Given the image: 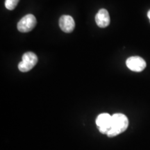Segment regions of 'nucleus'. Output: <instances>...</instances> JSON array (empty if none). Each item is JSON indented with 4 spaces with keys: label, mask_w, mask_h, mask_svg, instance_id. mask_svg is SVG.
I'll return each mask as SVG.
<instances>
[{
    "label": "nucleus",
    "mask_w": 150,
    "mask_h": 150,
    "mask_svg": "<svg viewBox=\"0 0 150 150\" xmlns=\"http://www.w3.org/2000/svg\"><path fill=\"white\" fill-rule=\"evenodd\" d=\"M110 16L108 11L102 8L98 11L95 16V22L99 27L105 28L110 24Z\"/></svg>",
    "instance_id": "obj_7"
},
{
    "label": "nucleus",
    "mask_w": 150,
    "mask_h": 150,
    "mask_svg": "<svg viewBox=\"0 0 150 150\" xmlns=\"http://www.w3.org/2000/svg\"><path fill=\"white\" fill-rule=\"evenodd\" d=\"M37 21L35 17L32 14H28L24 16L18 23V29L22 33H27L31 31L35 26Z\"/></svg>",
    "instance_id": "obj_3"
},
{
    "label": "nucleus",
    "mask_w": 150,
    "mask_h": 150,
    "mask_svg": "<svg viewBox=\"0 0 150 150\" xmlns=\"http://www.w3.org/2000/svg\"><path fill=\"white\" fill-rule=\"evenodd\" d=\"M126 65L129 70L134 72H140L145 70L146 67V62L140 56H131L126 61Z\"/></svg>",
    "instance_id": "obj_5"
},
{
    "label": "nucleus",
    "mask_w": 150,
    "mask_h": 150,
    "mask_svg": "<svg viewBox=\"0 0 150 150\" xmlns=\"http://www.w3.org/2000/svg\"><path fill=\"white\" fill-rule=\"evenodd\" d=\"M37 56L33 52H27L22 56V61L18 64V69L22 72H29L37 64Z\"/></svg>",
    "instance_id": "obj_2"
},
{
    "label": "nucleus",
    "mask_w": 150,
    "mask_h": 150,
    "mask_svg": "<svg viewBox=\"0 0 150 150\" xmlns=\"http://www.w3.org/2000/svg\"><path fill=\"white\" fill-rule=\"evenodd\" d=\"M20 0H6L5 6L8 10L12 11L16 8Z\"/></svg>",
    "instance_id": "obj_8"
},
{
    "label": "nucleus",
    "mask_w": 150,
    "mask_h": 150,
    "mask_svg": "<svg viewBox=\"0 0 150 150\" xmlns=\"http://www.w3.org/2000/svg\"><path fill=\"white\" fill-rule=\"evenodd\" d=\"M147 17H148V18H149V20H150V10L148 11V13H147Z\"/></svg>",
    "instance_id": "obj_9"
},
{
    "label": "nucleus",
    "mask_w": 150,
    "mask_h": 150,
    "mask_svg": "<svg viewBox=\"0 0 150 150\" xmlns=\"http://www.w3.org/2000/svg\"><path fill=\"white\" fill-rule=\"evenodd\" d=\"M112 115L110 114L102 113L97 116L96 119V125L98 127L99 131L102 134H106L108 133L110 127V122H111Z\"/></svg>",
    "instance_id": "obj_4"
},
{
    "label": "nucleus",
    "mask_w": 150,
    "mask_h": 150,
    "mask_svg": "<svg viewBox=\"0 0 150 150\" xmlns=\"http://www.w3.org/2000/svg\"><path fill=\"white\" fill-rule=\"evenodd\" d=\"M129 126V120L122 113H115L112 115L110 130L107 136L110 138L115 137L127 130Z\"/></svg>",
    "instance_id": "obj_1"
},
{
    "label": "nucleus",
    "mask_w": 150,
    "mask_h": 150,
    "mask_svg": "<svg viewBox=\"0 0 150 150\" xmlns=\"http://www.w3.org/2000/svg\"><path fill=\"white\" fill-rule=\"evenodd\" d=\"M59 26L65 33H71L75 27V22L72 16L65 15L60 18Z\"/></svg>",
    "instance_id": "obj_6"
}]
</instances>
